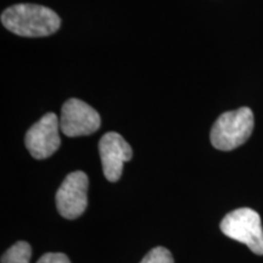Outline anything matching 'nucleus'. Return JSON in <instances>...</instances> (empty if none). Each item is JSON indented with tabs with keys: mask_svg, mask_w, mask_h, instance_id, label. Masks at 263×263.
<instances>
[{
	"mask_svg": "<svg viewBox=\"0 0 263 263\" xmlns=\"http://www.w3.org/2000/svg\"><path fill=\"white\" fill-rule=\"evenodd\" d=\"M140 263H174L172 254L162 246H157L146 254Z\"/></svg>",
	"mask_w": 263,
	"mask_h": 263,
	"instance_id": "nucleus-9",
	"label": "nucleus"
},
{
	"mask_svg": "<svg viewBox=\"0 0 263 263\" xmlns=\"http://www.w3.org/2000/svg\"><path fill=\"white\" fill-rule=\"evenodd\" d=\"M103 172L108 182H117L122 176L123 164L133 157V151L126 139L116 133L108 132L99 143Z\"/></svg>",
	"mask_w": 263,
	"mask_h": 263,
	"instance_id": "nucleus-7",
	"label": "nucleus"
},
{
	"mask_svg": "<svg viewBox=\"0 0 263 263\" xmlns=\"http://www.w3.org/2000/svg\"><path fill=\"white\" fill-rule=\"evenodd\" d=\"M88 184L87 174L82 171L67 174L55 197L58 211L64 218L76 219L83 215L88 205Z\"/></svg>",
	"mask_w": 263,
	"mask_h": 263,
	"instance_id": "nucleus-4",
	"label": "nucleus"
},
{
	"mask_svg": "<svg viewBox=\"0 0 263 263\" xmlns=\"http://www.w3.org/2000/svg\"><path fill=\"white\" fill-rule=\"evenodd\" d=\"M60 120L49 112L37 121L26 133L25 144L29 154L37 160L47 159L60 147Z\"/></svg>",
	"mask_w": 263,
	"mask_h": 263,
	"instance_id": "nucleus-6",
	"label": "nucleus"
},
{
	"mask_svg": "<svg viewBox=\"0 0 263 263\" xmlns=\"http://www.w3.org/2000/svg\"><path fill=\"white\" fill-rule=\"evenodd\" d=\"M254 123V114L249 107L224 112L217 118L211 129L212 145L222 151L236 149L251 137Z\"/></svg>",
	"mask_w": 263,
	"mask_h": 263,
	"instance_id": "nucleus-2",
	"label": "nucleus"
},
{
	"mask_svg": "<svg viewBox=\"0 0 263 263\" xmlns=\"http://www.w3.org/2000/svg\"><path fill=\"white\" fill-rule=\"evenodd\" d=\"M101 118L98 111L80 99H68L62 105L60 129L67 137L89 136L100 128Z\"/></svg>",
	"mask_w": 263,
	"mask_h": 263,
	"instance_id": "nucleus-5",
	"label": "nucleus"
},
{
	"mask_svg": "<svg viewBox=\"0 0 263 263\" xmlns=\"http://www.w3.org/2000/svg\"><path fill=\"white\" fill-rule=\"evenodd\" d=\"M6 29L21 37H48L60 28L61 20L55 11L37 4H16L2 14Z\"/></svg>",
	"mask_w": 263,
	"mask_h": 263,
	"instance_id": "nucleus-1",
	"label": "nucleus"
},
{
	"mask_svg": "<svg viewBox=\"0 0 263 263\" xmlns=\"http://www.w3.org/2000/svg\"><path fill=\"white\" fill-rule=\"evenodd\" d=\"M31 256V245L26 241H17L2 256V263H29Z\"/></svg>",
	"mask_w": 263,
	"mask_h": 263,
	"instance_id": "nucleus-8",
	"label": "nucleus"
},
{
	"mask_svg": "<svg viewBox=\"0 0 263 263\" xmlns=\"http://www.w3.org/2000/svg\"><path fill=\"white\" fill-rule=\"evenodd\" d=\"M221 230L228 238L242 242L256 255H263L261 217L255 210L242 207L229 212L221 222Z\"/></svg>",
	"mask_w": 263,
	"mask_h": 263,
	"instance_id": "nucleus-3",
	"label": "nucleus"
},
{
	"mask_svg": "<svg viewBox=\"0 0 263 263\" xmlns=\"http://www.w3.org/2000/svg\"><path fill=\"white\" fill-rule=\"evenodd\" d=\"M37 263H71L70 258L60 252H49L43 255Z\"/></svg>",
	"mask_w": 263,
	"mask_h": 263,
	"instance_id": "nucleus-10",
	"label": "nucleus"
}]
</instances>
